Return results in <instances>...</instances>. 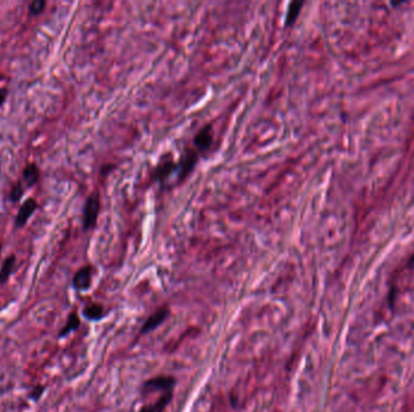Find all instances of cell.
Segmentation results:
<instances>
[{"label":"cell","mask_w":414,"mask_h":412,"mask_svg":"<svg viewBox=\"0 0 414 412\" xmlns=\"http://www.w3.org/2000/svg\"><path fill=\"white\" fill-rule=\"evenodd\" d=\"M99 207H101V200H99L98 193H93L88 196L84 207V228L90 230L96 225L97 218H98Z\"/></svg>","instance_id":"obj_1"},{"label":"cell","mask_w":414,"mask_h":412,"mask_svg":"<svg viewBox=\"0 0 414 412\" xmlns=\"http://www.w3.org/2000/svg\"><path fill=\"white\" fill-rule=\"evenodd\" d=\"M176 385V380L172 376H156L148 380L143 385L144 393H153L156 391H162L164 393L172 392Z\"/></svg>","instance_id":"obj_2"},{"label":"cell","mask_w":414,"mask_h":412,"mask_svg":"<svg viewBox=\"0 0 414 412\" xmlns=\"http://www.w3.org/2000/svg\"><path fill=\"white\" fill-rule=\"evenodd\" d=\"M168 313H170V311H168L167 307H161L159 310H156L149 318L145 320L143 327H142L141 334L149 333V331H153L154 329L158 328L159 325H161L166 320Z\"/></svg>","instance_id":"obj_3"},{"label":"cell","mask_w":414,"mask_h":412,"mask_svg":"<svg viewBox=\"0 0 414 412\" xmlns=\"http://www.w3.org/2000/svg\"><path fill=\"white\" fill-rule=\"evenodd\" d=\"M36 207H38V203H36V201L34 199H28L27 201L21 206L18 214H17V216H16L17 227H23V226L25 225V222L28 221V219L32 216L34 210L36 209Z\"/></svg>","instance_id":"obj_4"},{"label":"cell","mask_w":414,"mask_h":412,"mask_svg":"<svg viewBox=\"0 0 414 412\" xmlns=\"http://www.w3.org/2000/svg\"><path fill=\"white\" fill-rule=\"evenodd\" d=\"M91 280H92V267L85 266L74 274L73 285L79 290H86L90 287Z\"/></svg>","instance_id":"obj_5"},{"label":"cell","mask_w":414,"mask_h":412,"mask_svg":"<svg viewBox=\"0 0 414 412\" xmlns=\"http://www.w3.org/2000/svg\"><path fill=\"white\" fill-rule=\"evenodd\" d=\"M212 127L211 125H206L204 128L199 131L194 138V145L199 151H205L210 148L212 143Z\"/></svg>","instance_id":"obj_6"},{"label":"cell","mask_w":414,"mask_h":412,"mask_svg":"<svg viewBox=\"0 0 414 412\" xmlns=\"http://www.w3.org/2000/svg\"><path fill=\"white\" fill-rule=\"evenodd\" d=\"M172 397H173V392H167V393H164L158 400H156L155 404L145 405L143 406V408H141V410H139L138 412H162L165 409H166V406L171 403Z\"/></svg>","instance_id":"obj_7"},{"label":"cell","mask_w":414,"mask_h":412,"mask_svg":"<svg viewBox=\"0 0 414 412\" xmlns=\"http://www.w3.org/2000/svg\"><path fill=\"white\" fill-rule=\"evenodd\" d=\"M23 179L27 184V187L32 188L39 179V168L35 164H30L25 166L23 170Z\"/></svg>","instance_id":"obj_8"},{"label":"cell","mask_w":414,"mask_h":412,"mask_svg":"<svg viewBox=\"0 0 414 412\" xmlns=\"http://www.w3.org/2000/svg\"><path fill=\"white\" fill-rule=\"evenodd\" d=\"M104 308L99 303H90L84 308V316L90 320H99L103 317Z\"/></svg>","instance_id":"obj_9"},{"label":"cell","mask_w":414,"mask_h":412,"mask_svg":"<svg viewBox=\"0 0 414 412\" xmlns=\"http://www.w3.org/2000/svg\"><path fill=\"white\" fill-rule=\"evenodd\" d=\"M16 257L15 255L8 256L6 260L4 261V265H2L1 270H0V284H4V283L7 282L8 277L12 273L13 266H15Z\"/></svg>","instance_id":"obj_10"},{"label":"cell","mask_w":414,"mask_h":412,"mask_svg":"<svg viewBox=\"0 0 414 412\" xmlns=\"http://www.w3.org/2000/svg\"><path fill=\"white\" fill-rule=\"evenodd\" d=\"M303 1H295L291 2L290 7H288V12L286 17V24L291 25L293 22H296L297 17H298L299 12H301V8L303 6Z\"/></svg>","instance_id":"obj_11"},{"label":"cell","mask_w":414,"mask_h":412,"mask_svg":"<svg viewBox=\"0 0 414 412\" xmlns=\"http://www.w3.org/2000/svg\"><path fill=\"white\" fill-rule=\"evenodd\" d=\"M79 324H80V320H79L78 314H76L75 312H73V313H70V316L67 320V324H65V327L62 329L61 331H59V336H64V335L69 334L70 331L78 329Z\"/></svg>","instance_id":"obj_12"},{"label":"cell","mask_w":414,"mask_h":412,"mask_svg":"<svg viewBox=\"0 0 414 412\" xmlns=\"http://www.w3.org/2000/svg\"><path fill=\"white\" fill-rule=\"evenodd\" d=\"M173 168H175V164H173L172 161H166L165 164H161L158 168H156L155 177L159 180L166 178L168 174L173 171Z\"/></svg>","instance_id":"obj_13"},{"label":"cell","mask_w":414,"mask_h":412,"mask_svg":"<svg viewBox=\"0 0 414 412\" xmlns=\"http://www.w3.org/2000/svg\"><path fill=\"white\" fill-rule=\"evenodd\" d=\"M23 196V187H22L21 183H16L13 185V188L11 189L10 191V201L11 202H18L21 200V197Z\"/></svg>","instance_id":"obj_14"},{"label":"cell","mask_w":414,"mask_h":412,"mask_svg":"<svg viewBox=\"0 0 414 412\" xmlns=\"http://www.w3.org/2000/svg\"><path fill=\"white\" fill-rule=\"evenodd\" d=\"M45 5H46V1H44V0H34L29 5V12L32 15H39L44 10Z\"/></svg>","instance_id":"obj_15"},{"label":"cell","mask_w":414,"mask_h":412,"mask_svg":"<svg viewBox=\"0 0 414 412\" xmlns=\"http://www.w3.org/2000/svg\"><path fill=\"white\" fill-rule=\"evenodd\" d=\"M42 391H44V388H42V387H36L35 389H34V394L32 396L33 399L36 400L38 398H40V396L42 394Z\"/></svg>","instance_id":"obj_16"},{"label":"cell","mask_w":414,"mask_h":412,"mask_svg":"<svg viewBox=\"0 0 414 412\" xmlns=\"http://www.w3.org/2000/svg\"><path fill=\"white\" fill-rule=\"evenodd\" d=\"M6 96H7V90H5V88L0 90V107H1L2 103L5 102V99H6Z\"/></svg>","instance_id":"obj_17"},{"label":"cell","mask_w":414,"mask_h":412,"mask_svg":"<svg viewBox=\"0 0 414 412\" xmlns=\"http://www.w3.org/2000/svg\"><path fill=\"white\" fill-rule=\"evenodd\" d=\"M0 255H1V244H0Z\"/></svg>","instance_id":"obj_18"},{"label":"cell","mask_w":414,"mask_h":412,"mask_svg":"<svg viewBox=\"0 0 414 412\" xmlns=\"http://www.w3.org/2000/svg\"><path fill=\"white\" fill-rule=\"evenodd\" d=\"M412 264H414V255H413V257H412Z\"/></svg>","instance_id":"obj_19"}]
</instances>
